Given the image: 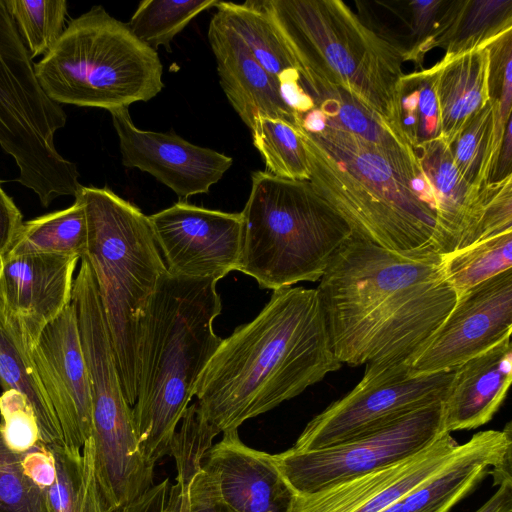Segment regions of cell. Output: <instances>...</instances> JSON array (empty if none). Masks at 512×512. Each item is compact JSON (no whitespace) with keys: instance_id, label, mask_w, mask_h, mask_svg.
Here are the masks:
<instances>
[{"instance_id":"35","label":"cell","mask_w":512,"mask_h":512,"mask_svg":"<svg viewBox=\"0 0 512 512\" xmlns=\"http://www.w3.org/2000/svg\"><path fill=\"white\" fill-rule=\"evenodd\" d=\"M0 432L6 447L22 454L40 441L35 412L28 399L20 392L9 389L0 396Z\"/></svg>"},{"instance_id":"33","label":"cell","mask_w":512,"mask_h":512,"mask_svg":"<svg viewBox=\"0 0 512 512\" xmlns=\"http://www.w3.org/2000/svg\"><path fill=\"white\" fill-rule=\"evenodd\" d=\"M8 13L32 58L46 55L65 29V0H5Z\"/></svg>"},{"instance_id":"7","label":"cell","mask_w":512,"mask_h":512,"mask_svg":"<svg viewBox=\"0 0 512 512\" xmlns=\"http://www.w3.org/2000/svg\"><path fill=\"white\" fill-rule=\"evenodd\" d=\"M241 213L243 243L238 271L261 289L277 290L321 279L353 231L309 181L255 171Z\"/></svg>"},{"instance_id":"44","label":"cell","mask_w":512,"mask_h":512,"mask_svg":"<svg viewBox=\"0 0 512 512\" xmlns=\"http://www.w3.org/2000/svg\"><path fill=\"white\" fill-rule=\"evenodd\" d=\"M170 483L165 479L154 484L140 497L115 512H162L165 505Z\"/></svg>"},{"instance_id":"5","label":"cell","mask_w":512,"mask_h":512,"mask_svg":"<svg viewBox=\"0 0 512 512\" xmlns=\"http://www.w3.org/2000/svg\"><path fill=\"white\" fill-rule=\"evenodd\" d=\"M300 78L339 86L403 135L399 85L405 48L340 0H260Z\"/></svg>"},{"instance_id":"18","label":"cell","mask_w":512,"mask_h":512,"mask_svg":"<svg viewBox=\"0 0 512 512\" xmlns=\"http://www.w3.org/2000/svg\"><path fill=\"white\" fill-rule=\"evenodd\" d=\"M80 257L34 253L0 259V291L31 349L42 330L71 304Z\"/></svg>"},{"instance_id":"4","label":"cell","mask_w":512,"mask_h":512,"mask_svg":"<svg viewBox=\"0 0 512 512\" xmlns=\"http://www.w3.org/2000/svg\"><path fill=\"white\" fill-rule=\"evenodd\" d=\"M216 283L167 271L152 298L132 415L140 449L154 466L170 455L197 380L222 340L213 329L222 310Z\"/></svg>"},{"instance_id":"31","label":"cell","mask_w":512,"mask_h":512,"mask_svg":"<svg viewBox=\"0 0 512 512\" xmlns=\"http://www.w3.org/2000/svg\"><path fill=\"white\" fill-rule=\"evenodd\" d=\"M250 130L253 144L264 159L266 172L290 180H309L304 147L293 124L258 116Z\"/></svg>"},{"instance_id":"28","label":"cell","mask_w":512,"mask_h":512,"mask_svg":"<svg viewBox=\"0 0 512 512\" xmlns=\"http://www.w3.org/2000/svg\"><path fill=\"white\" fill-rule=\"evenodd\" d=\"M504 131L499 125L498 103L492 100L466 121L450 149L468 185L482 189L492 181Z\"/></svg>"},{"instance_id":"8","label":"cell","mask_w":512,"mask_h":512,"mask_svg":"<svg viewBox=\"0 0 512 512\" xmlns=\"http://www.w3.org/2000/svg\"><path fill=\"white\" fill-rule=\"evenodd\" d=\"M35 73L59 105L108 111L149 101L164 88L157 51L100 5L70 20Z\"/></svg>"},{"instance_id":"15","label":"cell","mask_w":512,"mask_h":512,"mask_svg":"<svg viewBox=\"0 0 512 512\" xmlns=\"http://www.w3.org/2000/svg\"><path fill=\"white\" fill-rule=\"evenodd\" d=\"M109 112L118 135L122 164L151 174L180 200L208 193L233 163L230 156L192 144L172 132L138 129L128 108Z\"/></svg>"},{"instance_id":"13","label":"cell","mask_w":512,"mask_h":512,"mask_svg":"<svg viewBox=\"0 0 512 512\" xmlns=\"http://www.w3.org/2000/svg\"><path fill=\"white\" fill-rule=\"evenodd\" d=\"M512 331V268L466 291L409 363L413 375L454 371Z\"/></svg>"},{"instance_id":"6","label":"cell","mask_w":512,"mask_h":512,"mask_svg":"<svg viewBox=\"0 0 512 512\" xmlns=\"http://www.w3.org/2000/svg\"><path fill=\"white\" fill-rule=\"evenodd\" d=\"M92 268L128 404L137 397L143 329L167 272L151 225L137 206L107 187L81 186Z\"/></svg>"},{"instance_id":"12","label":"cell","mask_w":512,"mask_h":512,"mask_svg":"<svg viewBox=\"0 0 512 512\" xmlns=\"http://www.w3.org/2000/svg\"><path fill=\"white\" fill-rule=\"evenodd\" d=\"M169 274L218 282L239 268L243 219L180 200L148 216Z\"/></svg>"},{"instance_id":"42","label":"cell","mask_w":512,"mask_h":512,"mask_svg":"<svg viewBox=\"0 0 512 512\" xmlns=\"http://www.w3.org/2000/svg\"><path fill=\"white\" fill-rule=\"evenodd\" d=\"M276 78L283 102L296 115H302L314 108L313 99L303 89L300 83V74L297 69H287L281 72Z\"/></svg>"},{"instance_id":"43","label":"cell","mask_w":512,"mask_h":512,"mask_svg":"<svg viewBox=\"0 0 512 512\" xmlns=\"http://www.w3.org/2000/svg\"><path fill=\"white\" fill-rule=\"evenodd\" d=\"M22 224L20 210L0 185V259L12 245Z\"/></svg>"},{"instance_id":"2","label":"cell","mask_w":512,"mask_h":512,"mask_svg":"<svg viewBox=\"0 0 512 512\" xmlns=\"http://www.w3.org/2000/svg\"><path fill=\"white\" fill-rule=\"evenodd\" d=\"M341 365L317 290L284 287L272 292L254 319L221 340L194 396L217 436L298 396Z\"/></svg>"},{"instance_id":"16","label":"cell","mask_w":512,"mask_h":512,"mask_svg":"<svg viewBox=\"0 0 512 512\" xmlns=\"http://www.w3.org/2000/svg\"><path fill=\"white\" fill-rule=\"evenodd\" d=\"M450 433L396 464L311 493L296 494L290 512H381L446 467L459 453Z\"/></svg>"},{"instance_id":"17","label":"cell","mask_w":512,"mask_h":512,"mask_svg":"<svg viewBox=\"0 0 512 512\" xmlns=\"http://www.w3.org/2000/svg\"><path fill=\"white\" fill-rule=\"evenodd\" d=\"M203 469L233 512H290L296 493L273 454L244 444L238 430L223 433L207 452Z\"/></svg>"},{"instance_id":"37","label":"cell","mask_w":512,"mask_h":512,"mask_svg":"<svg viewBox=\"0 0 512 512\" xmlns=\"http://www.w3.org/2000/svg\"><path fill=\"white\" fill-rule=\"evenodd\" d=\"M510 231H512V176L490 183L483 213L469 245Z\"/></svg>"},{"instance_id":"21","label":"cell","mask_w":512,"mask_h":512,"mask_svg":"<svg viewBox=\"0 0 512 512\" xmlns=\"http://www.w3.org/2000/svg\"><path fill=\"white\" fill-rule=\"evenodd\" d=\"M434 199V251L446 254L470 244L483 213L490 183L482 189L460 176L450 146L437 138L414 148Z\"/></svg>"},{"instance_id":"47","label":"cell","mask_w":512,"mask_h":512,"mask_svg":"<svg viewBox=\"0 0 512 512\" xmlns=\"http://www.w3.org/2000/svg\"><path fill=\"white\" fill-rule=\"evenodd\" d=\"M512 479L498 485L497 491L475 512H511Z\"/></svg>"},{"instance_id":"38","label":"cell","mask_w":512,"mask_h":512,"mask_svg":"<svg viewBox=\"0 0 512 512\" xmlns=\"http://www.w3.org/2000/svg\"><path fill=\"white\" fill-rule=\"evenodd\" d=\"M446 0H421L408 2L411 14L410 45L405 50V61H413L421 66L424 55L429 51V43L436 31L437 23Z\"/></svg>"},{"instance_id":"3","label":"cell","mask_w":512,"mask_h":512,"mask_svg":"<svg viewBox=\"0 0 512 512\" xmlns=\"http://www.w3.org/2000/svg\"><path fill=\"white\" fill-rule=\"evenodd\" d=\"M294 126L304 147L309 183L353 234L390 250H434L433 195L405 138L374 142L327 121L317 133Z\"/></svg>"},{"instance_id":"22","label":"cell","mask_w":512,"mask_h":512,"mask_svg":"<svg viewBox=\"0 0 512 512\" xmlns=\"http://www.w3.org/2000/svg\"><path fill=\"white\" fill-rule=\"evenodd\" d=\"M512 379V343L507 337L454 370L443 401V431L469 430L489 422Z\"/></svg>"},{"instance_id":"14","label":"cell","mask_w":512,"mask_h":512,"mask_svg":"<svg viewBox=\"0 0 512 512\" xmlns=\"http://www.w3.org/2000/svg\"><path fill=\"white\" fill-rule=\"evenodd\" d=\"M30 356L58 420L64 446L82 449L92 436V399L72 304L42 330Z\"/></svg>"},{"instance_id":"30","label":"cell","mask_w":512,"mask_h":512,"mask_svg":"<svg viewBox=\"0 0 512 512\" xmlns=\"http://www.w3.org/2000/svg\"><path fill=\"white\" fill-rule=\"evenodd\" d=\"M441 261L445 280L458 298L512 268V231L441 254Z\"/></svg>"},{"instance_id":"25","label":"cell","mask_w":512,"mask_h":512,"mask_svg":"<svg viewBox=\"0 0 512 512\" xmlns=\"http://www.w3.org/2000/svg\"><path fill=\"white\" fill-rule=\"evenodd\" d=\"M509 32L512 0H446L428 49L458 55L486 48Z\"/></svg>"},{"instance_id":"1","label":"cell","mask_w":512,"mask_h":512,"mask_svg":"<svg viewBox=\"0 0 512 512\" xmlns=\"http://www.w3.org/2000/svg\"><path fill=\"white\" fill-rule=\"evenodd\" d=\"M316 290L336 358L366 372L409 364L457 301L441 254L390 250L355 234Z\"/></svg>"},{"instance_id":"10","label":"cell","mask_w":512,"mask_h":512,"mask_svg":"<svg viewBox=\"0 0 512 512\" xmlns=\"http://www.w3.org/2000/svg\"><path fill=\"white\" fill-rule=\"evenodd\" d=\"M443 402L415 410L372 433L315 450L273 454L296 494L315 493L396 464L434 443L443 433Z\"/></svg>"},{"instance_id":"32","label":"cell","mask_w":512,"mask_h":512,"mask_svg":"<svg viewBox=\"0 0 512 512\" xmlns=\"http://www.w3.org/2000/svg\"><path fill=\"white\" fill-rule=\"evenodd\" d=\"M218 0H145L142 1L128 27L142 43L153 50L158 47L171 52V42L193 18L218 4Z\"/></svg>"},{"instance_id":"41","label":"cell","mask_w":512,"mask_h":512,"mask_svg":"<svg viewBox=\"0 0 512 512\" xmlns=\"http://www.w3.org/2000/svg\"><path fill=\"white\" fill-rule=\"evenodd\" d=\"M187 512H233L220 499L203 467L190 482Z\"/></svg>"},{"instance_id":"45","label":"cell","mask_w":512,"mask_h":512,"mask_svg":"<svg viewBox=\"0 0 512 512\" xmlns=\"http://www.w3.org/2000/svg\"><path fill=\"white\" fill-rule=\"evenodd\" d=\"M192 478L176 476L175 483L169 487L162 512H187L189 485Z\"/></svg>"},{"instance_id":"19","label":"cell","mask_w":512,"mask_h":512,"mask_svg":"<svg viewBox=\"0 0 512 512\" xmlns=\"http://www.w3.org/2000/svg\"><path fill=\"white\" fill-rule=\"evenodd\" d=\"M511 424L474 434L441 471L381 512H449L487 475L494 485L512 479Z\"/></svg>"},{"instance_id":"34","label":"cell","mask_w":512,"mask_h":512,"mask_svg":"<svg viewBox=\"0 0 512 512\" xmlns=\"http://www.w3.org/2000/svg\"><path fill=\"white\" fill-rule=\"evenodd\" d=\"M0 512H47L43 491L23 474L20 454L6 447L1 432Z\"/></svg>"},{"instance_id":"11","label":"cell","mask_w":512,"mask_h":512,"mask_svg":"<svg viewBox=\"0 0 512 512\" xmlns=\"http://www.w3.org/2000/svg\"><path fill=\"white\" fill-rule=\"evenodd\" d=\"M454 371L413 375L409 364L366 372L344 397L331 403L304 428L294 450L334 446L377 431L422 407L443 402Z\"/></svg>"},{"instance_id":"20","label":"cell","mask_w":512,"mask_h":512,"mask_svg":"<svg viewBox=\"0 0 512 512\" xmlns=\"http://www.w3.org/2000/svg\"><path fill=\"white\" fill-rule=\"evenodd\" d=\"M208 40L216 58L220 85L249 128L258 116L277 118L295 125L297 115L283 102L277 78L257 62L218 12L210 21Z\"/></svg>"},{"instance_id":"23","label":"cell","mask_w":512,"mask_h":512,"mask_svg":"<svg viewBox=\"0 0 512 512\" xmlns=\"http://www.w3.org/2000/svg\"><path fill=\"white\" fill-rule=\"evenodd\" d=\"M433 67L439 139L451 146L466 121L490 101V50L445 54Z\"/></svg>"},{"instance_id":"9","label":"cell","mask_w":512,"mask_h":512,"mask_svg":"<svg viewBox=\"0 0 512 512\" xmlns=\"http://www.w3.org/2000/svg\"><path fill=\"white\" fill-rule=\"evenodd\" d=\"M61 105L45 93L18 29L0 0V146L15 161L17 181L48 207L60 196H74L82 186L74 162L55 145L66 124Z\"/></svg>"},{"instance_id":"24","label":"cell","mask_w":512,"mask_h":512,"mask_svg":"<svg viewBox=\"0 0 512 512\" xmlns=\"http://www.w3.org/2000/svg\"><path fill=\"white\" fill-rule=\"evenodd\" d=\"M0 385L3 391L14 389L28 399L43 443L64 446L61 428L33 366L21 324L7 308L1 291Z\"/></svg>"},{"instance_id":"27","label":"cell","mask_w":512,"mask_h":512,"mask_svg":"<svg viewBox=\"0 0 512 512\" xmlns=\"http://www.w3.org/2000/svg\"><path fill=\"white\" fill-rule=\"evenodd\" d=\"M68 208L23 222L6 258L34 253L86 254L88 230L83 203L74 197Z\"/></svg>"},{"instance_id":"40","label":"cell","mask_w":512,"mask_h":512,"mask_svg":"<svg viewBox=\"0 0 512 512\" xmlns=\"http://www.w3.org/2000/svg\"><path fill=\"white\" fill-rule=\"evenodd\" d=\"M20 465L23 474L42 491L53 484L56 476L54 455L42 441L20 454Z\"/></svg>"},{"instance_id":"29","label":"cell","mask_w":512,"mask_h":512,"mask_svg":"<svg viewBox=\"0 0 512 512\" xmlns=\"http://www.w3.org/2000/svg\"><path fill=\"white\" fill-rule=\"evenodd\" d=\"M215 7L224 22L242 39L253 57L268 73L277 77L287 69H297L293 56L260 0L242 4L219 1Z\"/></svg>"},{"instance_id":"46","label":"cell","mask_w":512,"mask_h":512,"mask_svg":"<svg viewBox=\"0 0 512 512\" xmlns=\"http://www.w3.org/2000/svg\"><path fill=\"white\" fill-rule=\"evenodd\" d=\"M512 176V119L506 124L501 148L491 182Z\"/></svg>"},{"instance_id":"39","label":"cell","mask_w":512,"mask_h":512,"mask_svg":"<svg viewBox=\"0 0 512 512\" xmlns=\"http://www.w3.org/2000/svg\"><path fill=\"white\" fill-rule=\"evenodd\" d=\"M411 74L418 90V102L415 111L418 120L417 144L415 146L417 147L422 143L439 138L440 115L434 88V67L417 70Z\"/></svg>"},{"instance_id":"36","label":"cell","mask_w":512,"mask_h":512,"mask_svg":"<svg viewBox=\"0 0 512 512\" xmlns=\"http://www.w3.org/2000/svg\"><path fill=\"white\" fill-rule=\"evenodd\" d=\"M490 100L498 103L499 125L506 127L512 112V32L488 46Z\"/></svg>"},{"instance_id":"26","label":"cell","mask_w":512,"mask_h":512,"mask_svg":"<svg viewBox=\"0 0 512 512\" xmlns=\"http://www.w3.org/2000/svg\"><path fill=\"white\" fill-rule=\"evenodd\" d=\"M47 445L56 466L53 484L43 490L47 512H107L96 477L92 437L82 449Z\"/></svg>"}]
</instances>
